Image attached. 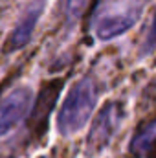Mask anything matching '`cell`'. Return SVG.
<instances>
[{
  "instance_id": "cell-1",
  "label": "cell",
  "mask_w": 156,
  "mask_h": 158,
  "mask_svg": "<svg viewBox=\"0 0 156 158\" xmlns=\"http://www.w3.org/2000/svg\"><path fill=\"white\" fill-rule=\"evenodd\" d=\"M97 101V88L90 77L77 81L68 92L64 103L61 105L57 116V129L63 136H72L79 132L90 118Z\"/></svg>"
},
{
  "instance_id": "cell-2",
  "label": "cell",
  "mask_w": 156,
  "mask_h": 158,
  "mask_svg": "<svg viewBox=\"0 0 156 158\" xmlns=\"http://www.w3.org/2000/svg\"><path fill=\"white\" fill-rule=\"evenodd\" d=\"M143 11V0H107L96 19V35L101 40L119 37L130 30Z\"/></svg>"
},
{
  "instance_id": "cell-3",
  "label": "cell",
  "mask_w": 156,
  "mask_h": 158,
  "mask_svg": "<svg viewBox=\"0 0 156 158\" xmlns=\"http://www.w3.org/2000/svg\"><path fill=\"white\" fill-rule=\"evenodd\" d=\"M33 103V92L28 86H17L0 99V136L13 131L28 116Z\"/></svg>"
},
{
  "instance_id": "cell-4",
  "label": "cell",
  "mask_w": 156,
  "mask_h": 158,
  "mask_svg": "<svg viewBox=\"0 0 156 158\" xmlns=\"http://www.w3.org/2000/svg\"><path fill=\"white\" fill-rule=\"evenodd\" d=\"M121 121V112L117 109L116 103H107L105 109H101V112L97 114V118L94 121L90 134H88V151L92 155L99 153L101 149H105L112 136L116 134L117 127Z\"/></svg>"
},
{
  "instance_id": "cell-5",
  "label": "cell",
  "mask_w": 156,
  "mask_h": 158,
  "mask_svg": "<svg viewBox=\"0 0 156 158\" xmlns=\"http://www.w3.org/2000/svg\"><path fill=\"white\" fill-rule=\"evenodd\" d=\"M44 11V0H35L33 4L28 6V9L22 13L20 20L17 22V26L13 28L9 40L6 42V50L7 52H15V50H20L22 46H26L31 35H33V30L39 22L40 15Z\"/></svg>"
},
{
  "instance_id": "cell-6",
  "label": "cell",
  "mask_w": 156,
  "mask_h": 158,
  "mask_svg": "<svg viewBox=\"0 0 156 158\" xmlns=\"http://www.w3.org/2000/svg\"><path fill=\"white\" fill-rule=\"evenodd\" d=\"M129 155L134 158H156V119L145 123L132 136Z\"/></svg>"
},
{
  "instance_id": "cell-7",
  "label": "cell",
  "mask_w": 156,
  "mask_h": 158,
  "mask_svg": "<svg viewBox=\"0 0 156 158\" xmlns=\"http://www.w3.org/2000/svg\"><path fill=\"white\" fill-rule=\"evenodd\" d=\"M156 50V13H154V19H153V24H151V30L145 37V42H143V48H142V55L145 53H151Z\"/></svg>"
},
{
  "instance_id": "cell-8",
  "label": "cell",
  "mask_w": 156,
  "mask_h": 158,
  "mask_svg": "<svg viewBox=\"0 0 156 158\" xmlns=\"http://www.w3.org/2000/svg\"><path fill=\"white\" fill-rule=\"evenodd\" d=\"M83 4H84V0H70V11L74 15H77L79 11L83 9Z\"/></svg>"
}]
</instances>
